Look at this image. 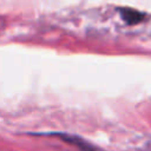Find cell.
Returning a JSON list of instances; mask_svg holds the SVG:
<instances>
[{
	"instance_id": "2",
	"label": "cell",
	"mask_w": 151,
	"mask_h": 151,
	"mask_svg": "<svg viewBox=\"0 0 151 151\" xmlns=\"http://www.w3.org/2000/svg\"><path fill=\"white\" fill-rule=\"evenodd\" d=\"M120 13H122V18L129 25L138 24L144 19V14L143 13H140V12H138L136 9H132V8H123V9H120Z\"/></svg>"
},
{
	"instance_id": "1",
	"label": "cell",
	"mask_w": 151,
	"mask_h": 151,
	"mask_svg": "<svg viewBox=\"0 0 151 151\" xmlns=\"http://www.w3.org/2000/svg\"><path fill=\"white\" fill-rule=\"evenodd\" d=\"M58 136H59L60 138H63L64 140H66L67 143L76 145L80 151H100V150H98L96 146H93V145L86 143L84 139L78 138V137H76V136H68V134H58Z\"/></svg>"
}]
</instances>
